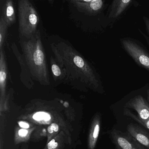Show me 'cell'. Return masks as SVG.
Returning a JSON list of instances; mask_svg holds the SVG:
<instances>
[{
    "label": "cell",
    "mask_w": 149,
    "mask_h": 149,
    "mask_svg": "<svg viewBox=\"0 0 149 149\" xmlns=\"http://www.w3.org/2000/svg\"><path fill=\"white\" fill-rule=\"evenodd\" d=\"M0 17L11 26L16 22V13L14 2L12 0H1Z\"/></svg>",
    "instance_id": "8fae6325"
},
{
    "label": "cell",
    "mask_w": 149,
    "mask_h": 149,
    "mask_svg": "<svg viewBox=\"0 0 149 149\" xmlns=\"http://www.w3.org/2000/svg\"><path fill=\"white\" fill-rule=\"evenodd\" d=\"M19 38L29 39L35 34L40 17L34 6L29 0H19L18 2Z\"/></svg>",
    "instance_id": "277c9868"
},
{
    "label": "cell",
    "mask_w": 149,
    "mask_h": 149,
    "mask_svg": "<svg viewBox=\"0 0 149 149\" xmlns=\"http://www.w3.org/2000/svg\"><path fill=\"white\" fill-rule=\"evenodd\" d=\"M12 49L15 55L19 64L21 68L20 74V80L22 83L29 89H31L33 87L34 83L31 72L28 66L26 63L25 59L22 54H21L15 43H13L12 45Z\"/></svg>",
    "instance_id": "9c48e42d"
},
{
    "label": "cell",
    "mask_w": 149,
    "mask_h": 149,
    "mask_svg": "<svg viewBox=\"0 0 149 149\" xmlns=\"http://www.w3.org/2000/svg\"><path fill=\"white\" fill-rule=\"evenodd\" d=\"M101 125V116L100 114H96L91 121L89 130L88 138V149H95L99 136Z\"/></svg>",
    "instance_id": "7c38bea8"
},
{
    "label": "cell",
    "mask_w": 149,
    "mask_h": 149,
    "mask_svg": "<svg viewBox=\"0 0 149 149\" xmlns=\"http://www.w3.org/2000/svg\"><path fill=\"white\" fill-rule=\"evenodd\" d=\"M50 64L54 81L56 82H64L66 78V72L64 69L61 68L58 65L54 56L50 57Z\"/></svg>",
    "instance_id": "2e32d148"
},
{
    "label": "cell",
    "mask_w": 149,
    "mask_h": 149,
    "mask_svg": "<svg viewBox=\"0 0 149 149\" xmlns=\"http://www.w3.org/2000/svg\"><path fill=\"white\" fill-rule=\"evenodd\" d=\"M66 132L61 130L55 137L47 143L43 149H63L65 144L68 141Z\"/></svg>",
    "instance_id": "9a60e30c"
},
{
    "label": "cell",
    "mask_w": 149,
    "mask_h": 149,
    "mask_svg": "<svg viewBox=\"0 0 149 149\" xmlns=\"http://www.w3.org/2000/svg\"><path fill=\"white\" fill-rule=\"evenodd\" d=\"M139 30L140 33H141V34L143 35V36L144 37L145 39L146 40V42H147V43L148 44V45H149V37H148V36H147L144 33H143V32H142V31H141L140 29H139Z\"/></svg>",
    "instance_id": "603a6c76"
},
{
    "label": "cell",
    "mask_w": 149,
    "mask_h": 149,
    "mask_svg": "<svg viewBox=\"0 0 149 149\" xmlns=\"http://www.w3.org/2000/svg\"><path fill=\"white\" fill-rule=\"evenodd\" d=\"M127 132L142 145L149 149V132L136 124L130 123L127 127Z\"/></svg>",
    "instance_id": "4fadbf2b"
},
{
    "label": "cell",
    "mask_w": 149,
    "mask_h": 149,
    "mask_svg": "<svg viewBox=\"0 0 149 149\" xmlns=\"http://www.w3.org/2000/svg\"><path fill=\"white\" fill-rule=\"evenodd\" d=\"M8 27L4 19L0 17V49H3Z\"/></svg>",
    "instance_id": "ac0fdd59"
},
{
    "label": "cell",
    "mask_w": 149,
    "mask_h": 149,
    "mask_svg": "<svg viewBox=\"0 0 149 149\" xmlns=\"http://www.w3.org/2000/svg\"><path fill=\"white\" fill-rule=\"evenodd\" d=\"M124 115L145 122L149 118V104L141 95L130 99L124 105Z\"/></svg>",
    "instance_id": "8992f818"
},
{
    "label": "cell",
    "mask_w": 149,
    "mask_h": 149,
    "mask_svg": "<svg viewBox=\"0 0 149 149\" xmlns=\"http://www.w3.org/2000/svg\"><path fill=\"white\" fill-rule=\"evenodd\" d=\"M110 135L117 149H147L128 132H124L113 129L111 132Z\"/></svg>",
    "instance_id": "ba28073f"
},
{
    "label": "cell",
    "mask_w": 149,
    "mask_h": 149,
    "mask_svg": "<svg viewBox=\"0 0 149 149\" xmlns=\"http://www.w3.org/2000/svg\"><path fill=\"white\" fill-rule=\"evenodd\" d=\"M36 127L37 126H36L31 129H26L21 128L19 126H16L15 129L14 139L15 144L28 142Z\"/></svg>",
    "instance_id": "5bb4252c"
},
{
    "label": "cell",
    "mask_w": 149,
    "mask_h": 149,
    "mask_svg": "<svg viewBox=\"0 0 149 149\" xmlns=\"http://www.w3.org/2000/svg\"><path fill=\"white\" fill-rule=\"evenodd\" d=\"M143 19L144 23L146 29L149 37V18L146 16H143Z\"/></svg>",
    "instance_id": "44dd1931"
},
{
    "label": "cell",
    "mask_w": 149,
    "mask_h": 149,
    "mask_svg": "<svg viewBox=\"0 0 149 149\" xmlns=\"http://www.w3.org/2000/svg\"><path fill=\"white\" fill-rule=\"evenodd\" d=\"M139 5L138 2L134 0H114L111 1L105 14L108 27L113 26L132 7H136Z\"/></svg>",
    "instance_id": "52a82bcc"
},
{
    "label": "cell",
    "mask_w": 149,
    "mask_h": 149,
    "mask_svg": "<svg viewBox=\"0 0 149 149\" xmlns=\"http://www.w3.org/2000/svg\"></svg>",
    "instance_id": "d4e9b609"
},
{
    "label": "cell",
    "mask_w": 149,
    "mask_h": 149,
    "mask_svg": "<svg viewBox=\"0 0 149 149\" xmlns=\"http://www.w3.org/2000/svg\"><path fill=\"white\" fill-rule=\"evenodd\" d=\"M63 127L62 124H60L58 123L54 122L47 128V142L48 143L50 140L54 138L56 135H58L61 130L62 128Z\"/></svg>",
    "instance_id": "e0dca14e"
},
{
    "label": "cell",
    "mask_w": 149,
    "mask_h": 149,
    "mask_svg": "<svg viewBox=\"0 0 149 149\" xmlns=\"http://www.w3.org/2000/svg\"><path fill=\"white\" fill-rule=\"evenodd\" d=\"M146 95H147V100H148L149 103V88H148L146 91Z\"/></svg>",
    "instance_id": "cb8c5ba5"
},
{
    "label": "cell",
    "mask_w": 149,
    "mask_h": 149,
    "mask_svg": "<svg viewBox=\"0 0 149 149\" xmlns=\"http://www.w3.org/2000/svg\"><path fill=\"white\" fill-rule=\"evenodd\" d=\"M71 17L81 20L82 27L91 32H103L108 28L105 11L109 4L105 0H70L68 1Z\"/></svg>",
    "instance_id": "7a4b0ae2"
},
{
    "label": "cell",
    "mask_w": 149,
    "mask_h": 149,
    "mask_svg": "<svg viewBox=\"0 0 149 149\" xmlns=\"http://www.w3.org/2000/svg\"><path fill=\"white\" fill-rule=\"evenodd\" d=\"M50 46L56 62L66 72L63 82L78 88L104 93L102 82L95 67L69 42L58 40L50 42Z\"/></svg>",
    "instance_id": "6da1fadb"
},
{
    "label": "cell",
    "mask_w": 149,
    "mask_h": 149,
    "mask_svg": "<svg viewBox=\"0 0 149 149\" xmlns=\"http://www.w3.org/2000/svg\"><path fill=\"white\" fill-rule=\"evenodd\" d=\"M47 136V129L44 127H37L33 132L31 138L33 142H36L44 139Z\"/></svg>",
    "instance_id": "d6986e66"
},
{
    "label": "cell",
    "mask_w": 149,
    "mask_h": 149,
    "mask_svg": "<svg viewBox=\"0 0 149 149\" xmlns=\"http://www.w3.org/2000/svg\"><path fill=\"white\" fill-rule=\"evenodd\" d=\"M122 47L139 67L149 71V52L140 42L130 37L120 39Z\"/></svg>",
    "instance_id": "5b68a950"
},
{
    "label": "cell",
    "mask_w": 149,
    "mask_h": 149,
    "mask_svg": "<svg viewBox=\"0 0 149 149\" xmlns=\"http://www.w3.org/2000/svg\"><path fill=\"white\" fill-rule=\"evenodd\" d=\"M18 126H19L21 128H24V129H31L35 127L34 125L31 124L26 121H23V120H20V121H18Z\"/></svg>",
    "instance_id": "ffe728a7"
},
{
    "label": "cell",
    "mask_w": 149,
    "mask_h": 149,
    "mask_svg": "<svg viewBox=\"0 0 149 149\" xmlns=\"http://www.w3.org/2000/svg\"><path fill=\"white\" fill-rule=\"evenodd\" d=\"M8 69L4 49H0V103L6 97Z\"/></svg>",
    "instance_id": "30bf717a"
},
{
    "label": "cell",
    "mask_w": 149,
    "mask_h": 149,
    "mask_svg": "<svg viewBox=\"0 0 149 149\" xmlns=\"http://www.w3.org/2000/svg\"><path fill=\"white\" fill-rule=\"evenodd\" d=\"M19 42L33 80L41 85H49L50 77L47 56L40 30L29 39L19 38Z\"/></svg>",
    "instance_id": "3957f363"
},
{
    "label": "cell",
    "mask_w": 149,
    "mask_h": 149,
    "mask_svg": "<svg viewBox=\"0 0 149 149\" xmlns=\"http://www.w3.org/2000/svg\"><path fill=\"white\" fill-rule=\"evenodd\" d=\"M137 122L141 124V125L143 126L144 127H145L146 129H148L149 130V118L148 120H146V122H143L142 121H140V120H138V119H135Z\"/></svg>",
    "instance_id": "7402d4cb"
}]
</instances>
